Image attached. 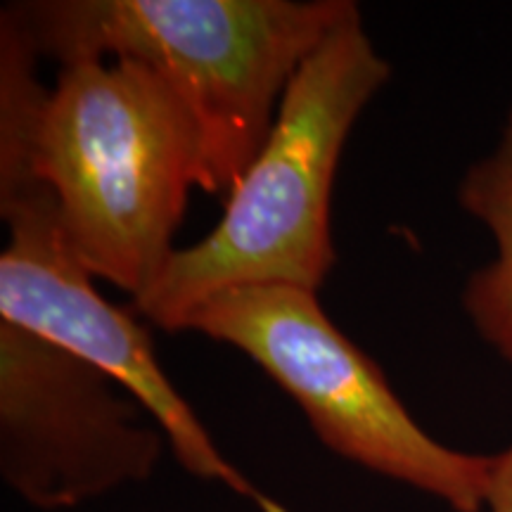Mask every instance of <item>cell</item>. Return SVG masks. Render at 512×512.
I'll list each match as a JSON object with an SVG mask.
<instances>
[{
	"mask_svg": "<svg viewBox=\"0 0 512 512\" xmlns=\"http://www.w3.org/2000/svg\"><path fill=\"white\" fill-rule=\"evenodd\" d=\"M8 8L0 12V150L53 190L83 266L138 299L174 256L192 188L207 192L202 133L155 69L64 64L53 88Z\"/></svg>",
	"mask_w": 512,
	"mask_h": 512,
	"instance_id": "1",
	"label": "cell"
},
{
	"mask_svg": "<svg viewBox=\"0 0 512 512\" xmlns=\"http://www.w3.org/2000/svg\"><path fill=\"white\" fill-rule=\"evenodd\" d=\"M38 57L133 60L202 133L207 192L228 200L271 136L287 86L354 0H31L8 5Z\"/></svg>",
	"mask_w": 512,
	"mask_h": 512,
	"instance_id": "2",
	"label": "cell"
},
{
	"mask_svg": "<svg viewBox=\"0 0 512 512\" xmlns=\"http://www.w3.org/2000/svg\"><path fill=\"white\" fill-rule=\"evenodd\" d=\"M389 76L361 12L337 24L294 74L271 136L221 221L200 242L176 249L150 290L133 299L138 316L181 332L190 311L238 287L318 292L337 259L330 209L339 157Z\"/></svg>",
	"mask_w": 512,
	"mask_h": 512,
	"instance_id": "3",
	"label": "cell"
},
{
	"mask_svg": "<svg viewBox=\"0 0 512 512\" xmlns=\"http://www.w3.org/2000/svg\"><path fill=\"white\" fill-rule=\"evenodd\" d=\"M181 332H200L252 358L337 456L456 512H482L491 456L456 451L422 430L382 368L328 318L318 292L238 287L190 311Z\"/></svg>",
	"mask_w": 512,
	"mask_h": 512,
	"instance_id": "4",
	"label": "cell"
},
{
	"mask_svg": "<svg viewBox=\"0 0 512 512\" xmlns=\"http://www.w3.org/2000/svg\"><path fill=\"white\" fill-rule=\"evenodd\" d=\"M0 318L22 325L107 373L150 413L190 475L219 482L259 512H287L219 451L159 366L152 337L95 290L93 273L62 228L53 190L27 159L0 152Z\"/></svg>",
	"mask_w": 512,
	"mask_h": 512,
	"instance_id": "5",
	"label": "cell"
},
{
	"mask_svg": "<svg viewBox=\"0 0 512 512\" xmlns=\"http://www.w3.org/2000/svg\"><path fill=\"white\" fill-rule=\"evenodd\" d=\"M93 363L0 318V475L24 503L64 510L150 479L169 446Z\"/></svg>",
	"mask_w": 512,
	"mask_h": 512,
	"instance_id": "6",
	"label": "cell"
},
{
	"mask_svg": "<svg viewBox=\"0 0 512 512\" xmlns=\"http://www.w3.org/2000/svg\"><path fill=\"white\" fill-rule=\"evenodd\" d=\"M458 202L496 240V259L467 278L465 311L484 342L512 366V110L496 150L467 169Z\"/></svg>",
	"mask_w": 512,
	"mask_h": 512,
	"instance_id": "7",
	"label": "cell"
},
{
	"mask_svg": "<svg viewBox=\"0 0 512 512\" xmlns=\"http://www.w3.org/2000/svg\"><path fill=\"white\" fill-rule=\"evenodd\" d=\"M484 508L489 512H512V446L491 456Z\"/></svg>",
	"mask_w": 512,
	"mask_h": 512,
	"instance_id": "8",
	"label": "cell"
}]
</instances>
